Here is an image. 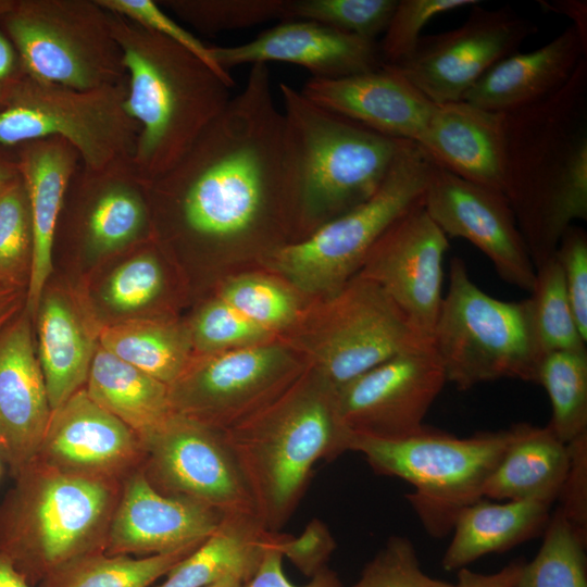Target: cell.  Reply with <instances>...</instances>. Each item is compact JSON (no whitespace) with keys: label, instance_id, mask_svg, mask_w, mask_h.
<instances>
[{"label":"cell","instance_id":"obj_53","mask_svg":"<svg viewBox=\"0 0 587 587\" xmlns=\"http://www.w3.org/2000/svg\"><path fill=\"white\" fill-rule=\"evenodd\" d=\"M539 4L547 11L569 17L572 21L571 25L575 27L583 40L587 42L586 0L539 1Z\"/></svg>","mask_w":587,"mask_h":587},{"label":"cell","instance_id":"obj_32","mask_svg":"<svg viewBox=\"0 0 587 587\" xmlns=\"http://www.w3.org/2000/svg\"><path fill=\"white\" fill-rule=\"evenodd\" d=\"M86 391L143 441L172 413L168 386L97 346Z\"/></svg>","mask_w":587,"mask_h":587},{"label":"cell","instance_id":"obj_31","mask_svg":"<svg viewBox=\"0 0 587 587\" xmlns=\"http://www.w3.org/2000/svg\"><path fill=\"white\" fill-rule=\"evenodd\" d=\"M38 316V361L51 411L86 386L97 346L71 303L59 294L42 296Z\"/></svg>","mask_w":587,"mask_h":587},{"label":"cell","instance_id":"obj_2","mask_svg":"<svg viewBox=\"0 0 587 587\" xmlns=\"http://www.w3.org/2000/svg\"><path fill=\"white\" fill-rule=\"evenodd\" d=\"M502 192L535 268L587 220V58L557 92L505 113Z\"/></svg>","mask_w":587,"mask_h":587},{"label":"cell","instance_id":"obj_16","mask_svg":"<svg viewBox=\"0 0 587 587\" xmlns=\"http://www.w3.org/2000/svg\"><path fill=\"white\" fill-rule=\"evenodd\" d=\"M447 383L432 341L403 351L335 392L338 416L352 433L396 439L421 432Z\"/></svg>","mask_w":587,"mask_h":587},{"label":"cell","instance_id":"obj_59","mask_svg":"<svg viewBox=\"0 0 587 587\" xmlns=\"http://www.w3.org/2000/svg\"><path fill=\"white\" fill-rule=\"evenodd\" d=\"M0 472H1V465H0Z\"/></svg>","mask_w":587,"mask_h":587},{"label":"cell","instance_id":"obj_38","mask_svg":"<svg viewBox=\"0 0 587 587\" xmlns=\"http://www.w3.org/2000/svg\"><path fill=\"white\" fill-rule=\"evenodd\" d=\"M398 0H286L283 20L315 22L360 38L384 34Z\"/></svg>","mask_w":587,"mask_h":587},{"label":"cell","instance_id":"obj_23","mask_svg":"<svg viewBox=\"0 0 587 587\" xmlns=\"http://www.w3.org/2000/svg\"><path fill=\"white\" fill-rule=\"evenodd\" d=\"M63 204L72 209L78 238L92 253L122 250L148 233L149 208L132 160L102 170L79 164Z\"/></svg>","mask_w":587,"mask_h":587},{"label":"cell","instance_id":"obj_36","mask_svg":"<svg viewBox=\"0 0 587 587\" xmlns=\"http://www.w3.org/2000/svg\"><path fill=\"white\" fill-rule=\"evenodd\" d=\"M586 540L558 509L539 551L523 563L516 587H587Z\"/></svg>","mask_w":587,"mask_h":587},{"label":"cell","instance_id":"obj_7","mask_svg":"<svg viewBox=\"0 0 587 587\" xmlns=\"http://www.w3.org/2000/svg\"><path fill=\"white\" fill-rule=\"evenodd\" d=\"M512 435V427L463 438L427 427L396 439L351 432L349 451L361 453L375 473L411 484L410 504L425 530L441 538L463 509L483 498Z\"/></svg>","mask_w":587,"mask_h":587},{"label":"cell","instance_id":"obj_47","mask_svg":"<svg viewBox=\"0 0 587 587\" xmlns=\"http://www.w3.org/2000/svg\"><path fill=\"white\" fill-rule=\"evenodd\" d=\"M578 329L587 340V233L571 225L562 235L554 254Z\"/></svg>","mask_w":587,"mask_h":587},{"label":"cell","instance_id":"obj_49","mask_svg":"<svg viewBox=\"0 0 587 587\" xmlns=\"http://www.w3.org/2000/svg\"><path fill=\"white\" fill-rule=\"evenodd\" d=\"M335 548L336 541L328 527L317 519L310 521L300 536L287 535L279 544L283 557L309 577L327 566Z\"/></svg>","mask_w":587,"mask_h":587},{"label":"cell","instance_id":"obj_33","mask_svg":"<svg viewBox=\"0 0 587 587\" xmlns=\"http://www.w3.org/2000/svg\"><path fill=\"white\" fill-rule=\"evenodd\" d=\"M99 341L104 350L168 387L191 364V337L162 321L132 320L105 326Z\"/></svg>","mask_w":587,"mask_h":587},{"label":"cell","instance_id":"obj_14","mask_svg":"<svg viewBox=\"0 0 587 587\" xmlns=\"http://www.w3.org/2000/svg\"><path fill=\"white\" fill-rule=\"evenodd\" d=\"M328 310L313 374L335 392L388 359L430 341L378 285L359 275L334 296Z\"/></svg>","mask_w":587,"mask_h":587},{"label":"cell","instance_id":"obj_6","mask_svg":"<svg viewBox=\"0 0 587 587\" xmlns=\"http://www.w3.org/2000/svg\"><path fill=\"white\" fill-rule=\"evenodd\" d=\"M0 501V553L34 586L104 551L123 480L59 471L34 459Z\"/></svg>","mask_w":587,"mask_h":587},{"label":"cell","instance_id":"obj_5","mask_svg":"<svg viewBox=\"0 0 587 587\" xmlns=\"http://www.w3.org/2000/svg\"><path fill=\"white\" fill-rule=\"evenodd\" d=\"M222 434L257 516L278 532L302 499L314 463L349 451L351 432L338 416L335 391L312 373Z\"/></svg>","mask_w":587,"mask_h":587},{"label":"cell","instance_id":"obj_26","mask_svg":"<svg viewBox=\"0 0 587 587\" xmlns=\"http://www.w3.org/2000/svg\"><path fill=\"white\" fill-rule=\"evenodd\" d=\"M505 114L460 100L435 104L417 143L437 165L502 191Z\"/></svg>","mask_w":587,"mask_h":587},{"label":"cell","instance_id":"obj_29","mask_svg":"<svg viewBox=\"0 0 587 587\" xmlns=\"http://www.w3.org/2000/svg\"><path fill=\"white\" fill-rule=\"evenodd\" d=\"M552 503L540 500L479 499L458 515L453 537L444 553L447 571L460 570L494 552H503L545 530Z\"/></svg>","mask_w":587,"mask_h":587},{"label":"cell","instance_id":"obj_39","mask_svg":"<svg viewBox=\"0 0 587 587\" xmlns=\"http://www.w3.org/2000/svg\"><path fill=\"white\" fill-rule=\"evenodd\" d=\"M32 249L29 202L20 176L0 190V283L27 288Z\"/></svg>","mask_w":587,"mask_h":587},{"label":"cell","instance_id":"obj_46","mask_svg":"<svg viewBox=\"0 0 587 587\" xmlns=\"http://www.w3.org/2000/svg\"><path fill=\"white\" fill-rule=\"evenodd\" d=\"M98 3L111 13L124 16L139 26L153 32L188 50L230 86L234 80L229 73L221 68L212 59L210 47L205 46L195 35L175 22L161 10V5L153 0H97Z\"/></svg>","mask_w":587,"mask_h":587},{"label":"cell","instance_id":"obj_11","mask_svg":"<svg viewBox=\"0 0 587 587\" xmlns=\"http://www.w3.org/2000/svg\"><path fill=\"white\" fill-rule=\"evenodd\" d=\"M127 79L78 90L25 76L0 112V147L60 137L79 154L80 164L102 170L133 159L139 124L125 101Z\"/></svg>","mask_w":587,"mask_h":587},{"label":"cell","instance_id":"obj_56","mask_svg":"<svg viewBox=\"0 0 587 587\" xmlns=\"http://www.w3.org/2000/svg\"><path fill=\"white\" fill-rule=\"evenodd\" d=\"M0 587H36L32 585L12 564L0 553Z\"/></svg>","mask_w":587,"mask_h":587},{"label":"cell","instance_id":"obj_13","mask_svg":"<svg viewBox=\"0 0 587 587\" xmlns=\"http://www.w3.org/2000/svg\"><path fill=\"white\" fill-rule=\"evenodd\" d=\"M297 380L278 346L255 344L221 351L168 387L174 413L224 432L255 413Z\"/></svg>","mask_w":587,"mask_h":587},{"label":"cell","instance_id":"obj_4","mask_svg":"<svg viewBox=\"0 0 587 587\" xmlns=\"http://www.w3.org/2000/svg\"><path fill=\"white\" fill-rule=\"evenodd\" d=\"M109 13L126 71L125 105L140 127L132 162L138 177L150 180L170 170L223 112L232 86L177 43Z\"/></svg>","mask_w":587,"mask_h":587},{"label":"cell","instance_id":"obj_15","mask_svg":"<svg viewBox=\"0 0 587 587\" xmlns=\"http://www.w3.org/2000/svg\"><path fill=\"white\" fill-rule=\"evenodd\" d=\"M142 444L141 470L160 492L198 501L224 516L257 515L222 432L173 412Z\"/></svg>","mask_w":587,"mask_h":587},{"label":"cell","instance_id":"obj_43","mask_svg":"<svg viewBox=\"0 0 587 587\" xmlns=\"http://www.w3.org/2000/svg\"><path fill=\"white\" fill-rule=\"evenodd\" d=\"M270 335L218 297L198 313L190 337L201 350L224 351L261 344Z\"/></svg>","mask_w":587,"mask_h":587},{"label":"cell","instance_id":"obj_54","mask_svg":"<svg viewBox=\"0 0 587 587\" xmlns=\"http://www.w3.org/2000/svg\"><path fill=\"white\" fill-rule=\"evenodd\" d=\"M23 292L22 288L0 283V333L15 317L22 302L25 304Z\"/></svg>","mask_w":587,"mask_h":587},{"label":"cell","instance_id":"obj_27","mask_svg":"<svg viewBox=\"0 0 587 587\" xmlns=\"http://www.w3.org/2000/svg\"><path fill=\"white\" fill-rule=\"evenodd\" d=\"M586 58L587 42L570 25L536 50L495 64L462 100L503 114L525 108L561 89Z\"/></svg>","mask_w":587,"mask_h":587},{"label":"cell","instance_id":"obj_17","mask_svg":"<svg viewBox=\"0 0 587 587\" xmlns=\"http://www.w3.org/2000/svg\"><path fill=\"white\" fill-rule=\"evenodd\" d=\"M448 248V237L421 204L380 236L358 273L378 285L412 327L428 340L444 298V259Z\"/></svg>","mask_w":587,"mask_h":587},{"label":"cell","instance_id":"obj_45","mask_svg":"<svg viewBox=\"0 0 587 587\" xmlns=\"http://www.w3.org/2000/svg\"><path fill=\"white\" fill-rule=\"evenodd\" d=\"M163 287L160 263L151 252L138 253L110 276L103 298L117 312H133L149 304Z\"/></svg>","mask_w":587,"mask_h":587},{"label":"cell","instance_id":"obj_51","mask_svg":"<svg viewBox=\"0 0 587 587\" xmlns=\"http://www.w3.org/2000/svg\"><path fill=\"white\" fill-rule=\"evenodd\" d=\"M24 77L25 73L15 49L0 30V112L9 104Z\"/></svg>","mask_w":587,"mask_h":587},{"label":"cell","instance_id":"obj_42","mask_svg":"<svg viewBox=\"0 0 587 587\" xmlns=\"http://www.w3.org/2000/svg\"><path fill=\"white\" fill-rule=\"evenodd\" d=\"M479 4L477 0H398L378 43L383 63L396 64L408 58L421 39L423 27L438 14Z\"/></svg>","mask_w":587,"mask_h":587},{"label":"cell","instance_id":"obj_1","mask_svg":"<svg viewBox=\"0 0 587 587\" xmlns=\"http://www.w3.org/2000/svg\"><path fill=\"white\" fill-rule=\"evenodd\" d=\"M267 64L165 173L141 180L149 209L165 207L177 229L208 242L246 241L286 207L283 113Z\"/></svg>","mask_w":587,"mask_h":587},{"label":"cell","instance_id":"obj_28","mask_svg":"<svg viewBox=\"0 0 587 587\" xmlns=\"http://www.w3.org/2000/svg\"><path fill=\"white\" fill-rule=\"evenodd\" d=\"M513 435L488 477L483 497L495 500H540L553 503L566 476L570 452L547 425L511 426Z\"/></svg>","mask_w":587,"mask_h":587},{"label":"cell","instance_id":"obj_34","mask_svg":"<svg viewBox=\"0 0 587 587\" xmlns=\"http://www.w3.org/2000/svg\"><path fill=\"white\" fill-rule=\"evenodd\" d=\"M195 549L146 557L100 551L68 563L37 587H152Z\"/></svg>","mask_w":587,"mask_h":587},{"label":"cell","instance_id":"obj_58","mask_svg":"<svg viewBox=\"0 0 587 587\" xmlns=\"http://www.w3.org/2000/svg\"><path fill=\"white\" fill-rule=\"evenodd\" d=\"M14 0H0V18L12 8Z\"/></svg>","mask_w":587,"mask_h":587},{"label":"cell","instance_id":"obj_41","mask_svg":"<svg viewBox=\"0 0 587 587\" xmlns=\"http://www.w3.org/2000/svg\"><path fill=\"white\" fill-rule=\"evenodd\" d=\"M218 297L271 333L290 324L298 312L294 296L284 286L261 276L234 278Z\"/></svg>","mask_w":587,"mask_h":587},{"label":"cell","instance_id":"obj_37","mask_svg":"<svg viewBox=\"0 0 587 587\" xmlns=\"http://www.w3.org/2000/svg\"><path fill=\"white\" fill-rule=\"evenodd\" d=\"M535 271L529 299L544 355L553 351L587 350V340L576 324L558 261L553 258Z\"/></svg>","mask_w":587,"mask_h":587},{"label":"cell","instance_id":"obj_9","mask_svg":"<svg viewBox=\"0 0 587 587\" xmlns=\"http://www.w3.org/2000/svg\"><path fill=\"white\" fill-rule=\"evenodd\" d=\"M433 164L417 143L404 141L371 198L305 238L273 249V264L301 290L334 297L360 271L380 236L423 204Z\"/></svg>","mask_w":587,"mask_h":587},{"label":"cell","instance_id":"obj_21","mask_svg":"<svg viewBox=\"0 0 587 587\" xmlns=\"http://www.w3.org/2000/svg\"><path fill=\"white\" fill-rule=\"evenodd\" d=\"M213 61L225 72L242 64L287 62L305 67L313 78L335 79L379 68L378 42L325 25L288 20L254 39L228 47H210Z\"/></svg>","mask_w":587,"mask_h":587},{"label":"cell","instance_id":"obj_19","mask_svg":"<svg viewBox=\"0 0 587 587\" xmlns=\"http://www.w3.org/2000/svg\"><path fill=\"white\" fill-rule=\"evenodd\" d=\"M145 447L82 388L52 411L35 459L65 473L124 480L142 469Z\"/></svg>","mask_w":587,"mask_h":587},{"label":"cell","instance_id":"obj_10","mask_svg":"<svg viewBox=\"0 0 587 587\" xmlns=\"http://www.w3.org/2000/svg\"><path fill=\"white\" fill-rule=\"evenodd\" d=\"M0 30L32 79L88 90L126 78L110 13L97 0H14Z\"/></svg>","mask_w":587,"mask_h":587},{"label":"cell","instance_id":"obj_40","mask_svg":"<svg viewBox=\"0 0 587 587\" xmlns=\"http://www.w3.org/2000/svg\"><path fill=\"white\" fill-rule=\"evenodd\" d=\"M286 0H165L160 5L207 34L282 18Z\"/></svg>","mask_w":587,"mask_h":587},{"label":"cell","instance_id":"obj_12","mask_svg":"<svg viewBox=\"0 0 587 587\" xmlns=\"http://www.w3.org/2000/svg\"><path fill=\"white\" fill-rule=\"evenodd\" d=\"M471 8L462 25L422 36L408 58L388 65L435 104L462 100L487 71L537 32L510 5Z\"/></svg>","mask_w":587,"mask_h":587},{"label":"cell","instance_id":"obj_50","mask_svg":"<svg viewBox=\"0 0 587 587\" xmlns=\"http://www.w3.org/2000/svg\"><path fill=\"white\" fill-rule=\"evenodd\" d=\"M287 535L271 546L264 553L263 559L252 575L242 587H342L337 573L325 566L304 586L291 584L283 571V554L279 550V544Z\"/></svg>","mask_w":587,"mask_h":587},{"label":"cell","instance_id":"obj_57","mask_svg":"<svg viewBox=\"0 0 587 587\" xmlns=\"http://www.w3.org/2000/svg\"><path fill=\"white\" fill-rule=\"evenodd\" d=\"M245 582L234 575H228L211 585H208L205 587H242Z\"/></svg>","mask_w":587,"mask_h":587},{"label":"cell","instance_id":"obj_48","mask_svg":"<svg viewBox=\"0 0 587 587\" xmlns=\"http://www.w3.org/2000/svg\"><path fill=\"white\" fill-rule=\"evenodd\" d=\"M569 467L558 508L575 530L587 539V433L567 444Z\"/></svg>","mask_w":587,"mask_h":587},{"label":"cell","instance_id":"obj_30","mask_svg":"<svg viewBox=\"0 0 587 587\" xmlns=\"http://www.w3.org/2000/svg\"><path fill=\"white\" fill-rule=\"evenodd\" d=\"M283 536L267 529L257 515L224 516L216 529L153 587H205L228 575L246 583L265 551Z\"/></svg>","mask_w":587,"mask_h":587},{"label":"cell","instance_id":"obj_55","mask_svg":"<svg viewBox=\"0 0 587 587\" xmlns=\"http://www.w3.org/2000/svg\"><path fill=\"white\" fill-rule=\"evenodd\" d=\"M20 177L14 149L0 147V190Z\"/></svg>","mask_w":587,"mask_h":587},{"label":"cell","instance_id":"obj_25","mask_svg":"<svg viewBox=\"0 0 587 587\" xmlns=\"http://www.w3.org/2000/svg\"><path fill=\"white\" fill-rule=\"evenodd\" d=\"M14 150L30 210L33 249L24 310L34 319L52 272L58 223L80 159L60 137L32 140Z\"/></svg>","mask_w":587,"mask_h":587},{"label":"cell","instance_id":"obj_44","mask_svg":"<svg viewBox=\"0 0 587 587\" xmlns=\"http://www.w3.org/2000/svg\"><path fill=\"white\" fill-rule=\"evenodd\" d=\"M351 587H453V584L425 574L410 539L391 536Z\"/></svg>","mask_w":587,"mask_h":587},{"label":"cell","instance_id":"obj_35","mask_svg":"<svg viewBox=\"0 0 587 587\" xmlns=\"http://www.w3.org/2000/svg\"><path fill=\"white\" fill-rule=\"evenodd\" d=\"M536 383L548 394V426L564 444L587 433V350L553 351L542 357Z\"/></svg>","mask_w":587,"mask_h":587},{"label":"cell","instance_id":"obj_52","mask_svg":"<svg viewBox=\"0 0 587 587\" xmlns=\"http://www.w3.org/2000/svg\"><path fill=\"white\" fill-rule=\"evenodd\" d=\"M524 562L514 561L491 574L473 572L467 567L458 570L453 587H516Z\"/></svg>","mask_w":587,"mask_h":587},{"label":"cell","instance_id":"obj_8","mask_svg":"<svg viewBox=\"0 0 587 587\" xmlns=\"http://www.w3.org/2000/svg\"><path fill=\"white\" fill-rule=\"evenodd\" d=\"M430 341L447 382L460 390L500 378L536 383L544 357L530 299L489 296L471 279L459 257L450 262L448 290Z\"/></svg>","mask_w":587,"mask_h":587},{"label":"cell","instance_id":"obj_22","mask_svg":"<svg viewBox=\"0 0 587 587\" xmlns=\"http://www.w3.org/2000/svg\"><path fill=\"white\" fill-rule=\"evenodd\" d=\"M30 321L23 309L0 333V458L12 477L36 458L52 413Z\"/></svg>","mask_w":587,"mask_h":587},{"label":"cell","instance_id":"obj_20","mask_svg":"<svg viewBox=\"0 0 587 587\" xmlns=\"http://www.w3.org/2000/svg\"><path fill=\"white\" fill-rule=\"evenodd\" d=\"M223 517L198 501L160 492L139 469L122 483L104 552L146 557L197 548Z\"/></svg>","mask_w":587,"mask_h":587},{"label":"cell","instance_id":"obj_24","mask_svg":"<svg viewBox=\"0 0 587 587\" xmlns=\"http://www.w3.org/2000/svg\"><path fill=\"white\" fill-rule=\"evenodd\" d=\"M301 92L313 102L382 135L417 142L435 103L388 65L335 79L311 78Z\"/></svg>","mask_w":587,"mask_h":587},{"label":"cell","instance_id":"obj_3","mask_svg":"<svg viewBox=\"0 0 587 587\" xmlns=\"http://www.w3.org/2000/svg\"><path fill=\"white\" fill-rule=\"evenodd\" d=\"M286 208L300 240L371 198L407 140L382 135L282 83Z\"/></svg>","mask_w":587,"mask_h":587},{"label":"cell","instance_id":"obj_18","mask_svg":"<svg viewBox=\"0 0 587 587\" xmlns=\"http://www.w3.org/2000/svg\"><path fill=\"white\" fill-rule=\"evenodd\" d=\"M423 207L448 238L476 246L503 280L533 289L536 271L502 191L463 179L434 162Z\"/></svg>","mask_w":587,"mask_h":587}]
</instances>
